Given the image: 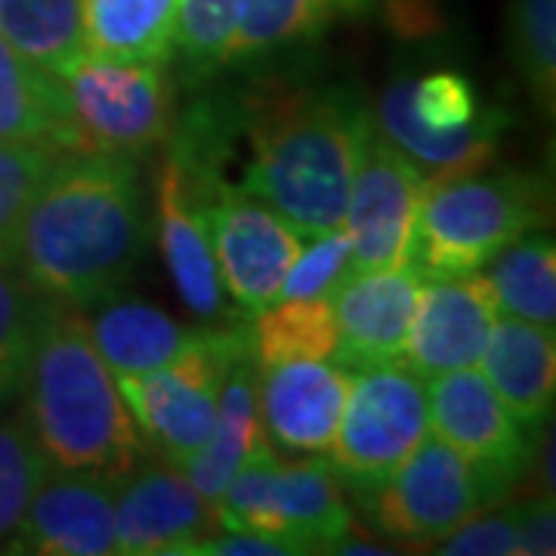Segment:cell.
<instances>
[{
  "label": "cell",
  "instance_id": "obj_26",
  "mask_svg": "<svg viewBox=\"0 0 556 556\" xmlns=\"http://www.w3.org/2000/svg\"><path fill=\"white\" fill-rule=\"evenodd\" d=\"M492 285L497 316L556 328V248L541 229L507 244L479 269Z\"/></svg>",
  "mask_w": 556,
  "mask_h": 556
},
{
  "label": "cell",
  "instance_id": "obj_14",
  "mask_svg": "<svg viewBox=\"0 0 556 556\" xmlns=\"http://www.w3.org/2000/svg\"><path fill=\"white\" fill-rule=\"evenodd\" d=\"M495 318V294L482 273L424 278L402 365L424 380L477 368Z\"/></svg>",
  "mask_w": 556,
  "mask_h": 556
},
{
  "label": "cell",
  "instance_id": "obj_21",
  "mask_svg": "<svg viewBox=\"0 0 556 556\" xmlns=\"http://www.w3.org/2000/svg\"><path fill=\"white\" fill-rule=\"evenodd\" d=\"M87 328L115 378L146 375L167 365L199 334V328H186L152 303L115 298L97 303V313L87 316Z\"/></svg>",
  "mask_w": 556,
  "mask_h": 556
},
{
  "label": "cell",
  "instance_id": "obj_31",
  "mask_svg": "<svg viewBox=\"0 0 556 556\" xmlns=\"http://www.w3.org/2000/svg\"><path fill=\"white\" fill-rule=\"evenodd\" d=\"M62 155L65 152L53 146L0 139V263L13 266V248H16L22 217L38 186Z\"/></svg>",
  "mask_w": 556,
  "mask_h": 556
},
{
  "label": "cell",
  "instance_id": "obj_8",
  "mask_svg": "<svg viewBox=\"0 0 556 556\" xmlns=\"http://www.w3.org/2000/svg\"><path fill=\"white\" fill-rule=\"evenodd\" d=\"M430 437L427 383L402 362L358 368L350 380L331 467L340 482L368 492Z\"/></svg>",
  "mask_w": 556,
  "mask_h": 556
},
{
  "label": "cell",
  "instance_id": "obj_18",
  "mask_svg": "<svg viewBox=\"0 0 556 556\" xmlns=\"http://www.w3.org/2000/svg\"><path fill=\"white\" fill-rule=\"evenodd\" d=\"M155 232L179 300L195 318H204L207 325H223L229 318L226 288L211 251L204 217L195 199L189 195L174 152H167L155 177Z\"/></svg>",
  "mask_w": 556,
  "mask_h": 556
},
{
  "label": "cell",
  "instance_id": "obj_5",
  "mask_svg": "<svg viewBox=\"0 0 556 556\" xmlns=\"http://www.w3.org/2000/svg\"><path fill=\"white\" fill-rule=\"evenodd\" d=\"M371 121L424 179L485 170L497 159V142L510 124L501 109H479L473 84L452 68L390 80Z\"/></svg>",
  "mask_w": 556,
  "mask_h": 556
},
{
  "label": "cell",
  "instance_id": "obj_1",
  "mask_svg": "<svg viewBox=\"0 0 556 556\" xmlns=\"http://www.w3.org/2000/svg\"><path fill=\"white\" fill-rule=\"evenodd\" d=\"M146 223L137 161L65 152L22 217L13 266L40 298L90 309L134 276Z\"/></svg>",
  "mask_w": 556,
  "mask_h": 556
},
{
  "label": "cell",
  "instance_id": "obj_4",
  "mask_svg": "<svg viewBox=\"0 0 556 556\" xmlns=\"http://www.w3.org/2000/svg\"><path fill=\"white\" fill-rule=\"evenodd\" d=\"M551 219V192L532 174L424 179L408 266L424 278L479 273L507 244Z\"/></svg>",
  "mask_w": 556,
  "mask_h": 556
},
{
  "label": "cell",
  "instance_id": "obj_33",
  "mask_svg": "<svg viewBox=\"0 0 556 556\" xmlns=\"http://www.w3.org/2000/svg\"><path fill=\"white\" fill-rule=\"evenodd\" d=\"M350 254L353 244L343 226L313 236L300 248L276 300H331L350 278Z\"/></svg>",
  "mask_w": 556,
  "mask_h": 556
},
{
  "label": "cell",
  "instance_id": "obj_7",
  "mask_svg": "<svg viewBox=\"0 0 556 556\" xmlns=\"http://www.w3.org/2000/svg\"><path fill=\"white\" fill-rule=\"evenodd\" d=\"M241 328L244 325L199 328L192 343L167 365L115 378L142 439L167 464H186L211 437L223 371Z\"/></svg>",
  "mask_w": 556,
  "mask_h": 556
},
{
  "label": "cell",
  "instance_id": "obj_17",
  "mask_svg": "<svg viewBox=\"0 0 556 556\" xmlns=\"http://www.w3.org/2000/svg\"><path fill=\"white\" fill-rule=\"evenodd\" d=\"M424 276L415 266L353 273L331 298L338 346L334 362L358 371L402 362Z\"/></svg>",
  "mask_w": 556,
  "mask_h": 556
},
{
  "label": "cell",
  "instance_id": "obj_24",
  "mask_svg": "<svg viewBox=\"0 0 556 556\" xmlns=\"http://www.w3.org/2000/svg\"><path fill=\"white\" fill-rule=\"evenodd\" d=\"M368 7L371 0H239L226 65L318 38L334 22L358 16Z\"/></svg>",
  "mask_w": 556,
  "mask_h": 556
},
{
  "label": "cell",
  "instance_id": "obj_28",
  "mask_svg": "<svg viewBox=\"0 0 556 556\" xmlns=\"http://www.w3.org/2000/svg\"><path fill=\"white\" fill-rule=\"evenodd\" d=\"M248 328L257 365L334 358L338 325L331 300H276Z\"/></svg>",
  "mask_w": 556,
  "mask_h": 556
},
{
  "label": "cell",
  "instance_id": "obj_10",
  "mask_svg": "<svg viewBox=\"0 0 556 556\" xmlns=\"http://www.w3.org/2000/svg\"><path fill=\"white\" fill-rule=\"evenodd\" d=\"M192 199L207 226L226 294L244 313L257 316L276 303L278 288L303 248V236L269 204L232 186H214Z\"/></svg>",
  "mask_w": 556,
  "mask_h": 556
},
{
  "label": "cell",
  "instance_id": "obj_22",
  "mask_svg": "<svg viewBox=\"0 0 556 556\" xmlns=\"http://www.w3.org/2000/svg\"><path fill=\"white\" fill-rule=\"evenodd\" d=\"M281 538L298 554H331L353 529V514L340 492V477L318 455L278 467Z\"/></svg>",
  "mask_w": 556,
  "mask_h": 556
},
{
  "label": "cell",
  "instance_id": "obj_19",
  "mask_svg": "<svg viewBox=\"0 0 556 556\" xmlns=\"http://www.w3.org/2000/svg\"><path fill=\"white\" fill-rule=\"evenodd\" d=\"M257 387L260 368L254 346H251V328L244 325L223 371L214 430L195 455L186 464H179L182 477L211 504L223 495V489L236 477L241 464L269 445L263 433V420H260Z\"/></svg>",
  "mask_w": 556,
  "mask_h": 556
},
{
  "label": "cell",
  "instance_id": "obj_16",
  "mask_svg": "<svg viewBox=\"0 0 556 556\" xmlns=\"http://www.w3.org/2000/svg\"><path fill=\"white\" fill-rule=\"evenodd\" d=\"M3 547L35 556L115 554V485L87 473L47 470Z\"/></svg>",
  "mask_w": 556,
  "mask_h": 556
},
{
  "label": "cell",
  "instance_id": "obj_3",
  "mask_svg": "<svg viewBox=\"0 0 556 556\" xmlns=\"http://www.w3.org/2000/svg\"><path fill=\"white\" fill-rule=\"evenodd\" d=\"M20 393H25V430L50 470L115 485L149 457L80 306L43 298Z\"/></svg>",
  "mask_w": 556,
  "mask_h": 556
},
{
  "label": "cell",
  "instance_id": "obj_9",
  "mask_svg": "<svg viewBox=\"0 0 556 556\" xmlns=\"http://www.w3.org/2000/svg\"><path fill=\"white\" fill-rule=\"evenodd\" d=\"M358 495L383 535L408 544H433L501 501L495 485L433 433L383 482Z\"/></svg>",
  "mask_w": 556,
  "mask_h": 556
},
{
  "label": "cell",
  "instance_id": "obj_23",
  "mask_svg": "<svg viewBox=\"0 0 556 556\" xmlns=\"http://www.w3.org/2000/svg\"><path fill=\"white\" fill-rule=\"evenodd\" d=\"M0 139L78 152L60 80L28 56H22L3 35H0Z\"/></svg>",
  "mask_w": 556,
  "mask_h": 556
},
{
  "label": "cell",
  "instance_id": "obj_11",
  "mask_svg": "<svg viewBox=\"0 0 556 556\" xmlns=\"http://www.w3.org/2000/svg\"><path fill=\"white\" fill-rule=\"evenodd\" d=\"M430 433L467 457L501 497L529 473L535 442L517 417L504 408L489 380L477 368H457L427 383Z\"/></svg>",
  "mask_w": 556,
  "mask_h": 556
},
{
  "label": "cell",
  "instance_id": "obj_12",
  "mask_svg": "<svg viewBox=\"0 0 556 556\" xmlns=\"http://www.w3.org/2000/svg\"><path fill=\"white\" fill-rule=\"evenodd\" d=\"M420 192V170L390 139L371 130L343 211V229L353 244L350 276L368 269L408 266Z\"/></svg>",
  "mask_w": 556,
  "mask_h": 556
},
{
  "label": "cell",
  "instance_id": "obj_36",
  "mask_svg": "<svg viewBox=\"0 0 556 556\" xmlns=\"http://www.w3.org/2000/svg\"><path fill=\"white\" fill-rule=\"evenodd\" d=\"M517 526L519 554L522 556H551L556 551V514L554 497L535 495L532 501L510 510Z\"/></svg>",
  "mask_w": 556,
  "mask_h": 556
},
{
  "label": "cell",
  "instance_id": "obj_2",
  "mask_svg": "<svg viewBox=\"0 0 556 556\" xmlns=\"http://www.w3.org/2000/svg\"><path fill=\"white\" fill-rule=\"evenodd\" d=\"M371 130V109L343 87H269L248 102L251 161L236 189L303 239L338 229Z\"/></svg>",
  "mask_w": 556,
  "mask_h": 556
},
{
  "label": "cell",
  "instance_id": "obj_34",
  "mask_svg": "<svg viewBox=\"0 0 556 556\" xmlns=\"http://www.w3.org/2000/svg\"><path fill=\"white\" fill-rule=\"evenodd\" d=\"M236 7L239 0H179L174 50H179L192 72H214L226 65Z\"/></svg>",
  "mask_w": 556,
  "mask_h": 556
},
{
  "label": "cell",
  "instance_id": "obj_30",
  "mask_svg": "<svg viewBox=\"0 0 556 556\" xmlns=\"http://www.w3.org/2000/svg\"><path fill=\"white\" fill-rule=\"evenodd\" d=\"M40 303L43 298L38 291L13 273L10 263H0V405L22 390Z\"/></svg>",
  "mask_w": 556,
  "mask_h": 556
},
{
  "label": "cell",
  "instance_id": "obj_37",
  "mask_svg": "<svg viewBox=\"0 0 556 556\" xmlns=\"http://www.w3.org/2000/svg\"><path fill=\"white\" fill-rule=\"evenodd\" d=\"M291 554H294V547H288L285 541H276V538L223 529V535L214 532L211 538H204L201 544H195L189 556H291Z\"/></svg>",
  "mask_w": 556,
  "mask_h": 556
},
{
  "label": "cell",
  "instance_id": "obj_13",
  "mask_svg": "<svg viewBox=\"0 0 556 556\" xmlns=\"http://www.w3.org/2000/svg\"><path fill=\"white\" fill-rule=\"evenodd\" d=\"M214 532V504L174 464L142 460L115 482V554L189 556Z\"/></svg>",
  "mask_w": 556,
  "mask_h": 556
},
{
  "label": "cell",
  "instance_id": "obj_27",
  "mask_svg": "<svg viewBox=\"0 0 556 556\" xmlns=\"http://www.w3.org/2000/svg\"><path fill=\"white\" fill-rule=\"evenodd\" d=\"M0 35L50 75L87 50L80 0H0Z\"/></svg>",
  "mask_w": 556,
  "mask_h": 556
},
{
  "label": "cell",
  "instance_id": "obj_25",
  "mask_svg": "<svg viewBox=\"0 0 556 556\" xmlns=\"http://www.w3.org/2000/svg\"><path fill=\"white\" fill-rule=\"evenodd\" d=\"M179 0H80L84 47L118 60L170 62Z\"/></svg>",
  "mask_w": 556,
  "mask_h": 556
},
{
  "label": "cell",
  "instance_id": "obj_20",
  "mask_svg": "<svg viewBox=\"0 0 556 556\" xmlns=\"http://www.w3.org/2000/svg\"><path fill=\"white\" fill-rule=\"evenodd\" d=\"M479 371L526 430H544L556 393L554 328L497 316L479 356Z\"/></svg>",
  "mask_w": 556,
  "mask_h": 556
},
{
  "label": "cell",
  "instance_id": "obj_32",
  "mask_svg": "<svg viewBox=\"0 0 556 556\" xmlns=\"http://www.w3.org/2000/svg\"><path fill=\"white\" fill-rule=\"evenodd\" d=\"M47 460L20 424L0 420V544L16 532L28 501L47 477Z\"/></svg>",
  "mask_w": 556,
  "mask_h": 556
},
{
  "label": "cell",
  "instance_id": "obj_6",
  "mask_svg": "<svg viewBox=\"0 0 556 556\" xmlns=\"http://www.w3.org/2000/svg\"><path fill=\"white\" fill-rule=\"evenodd\" d=\"M53 78L60 80L78 152L137 159L174 134L167 62L118 60L84 50Z\"/></svg>",
  "mask_w": 556,
  "mask_h": 556
},
{
  "label": "cell",
  "instance_id": "obj_35",
  "mask_svg": "<svg viewBox=\"0 0 556 556\" xmlns=\"http://www.w3.org/2000/svg\"><path fill=\"white\" fill-rule=\"evenodd\" d=\"M437 554L445 556H514L519 554L517 526L510 510L473 514L455 532L437 541Z\"/></svg>",
  "mask_w": 556,
  "mask_h": 556
},
{
  "label": "cell",
  "instance_id": "obj_29",
  "mask_svg": "<svg viewBox=\"0 0 556 556\" xmlns=\"http://www.w3.org/2000/svg\"><path fill=\"white\" fill-rule=\"evenodd\" d=\"M514 60L532 100L554 115L556 100V0H510Z\"/></svg>",
  "mask_w": 556,
  "mask_h": 556
},
{
  "label": "cell",
  "instance_id": "obj_15",
  "mask_svg": "<svg viewBox=\"0 0 556 556\" xmlns=\"http://www.w3.org/2000/svg\"><path fill=\"white\" fill-rule=\"evenodd\" d=\"M257 368L266 442L291 455L331 452L353 371L334 358H294Z\"/></svg>",
  "mask_w": 556,
  "mask_h": 556
}]
</instances>
